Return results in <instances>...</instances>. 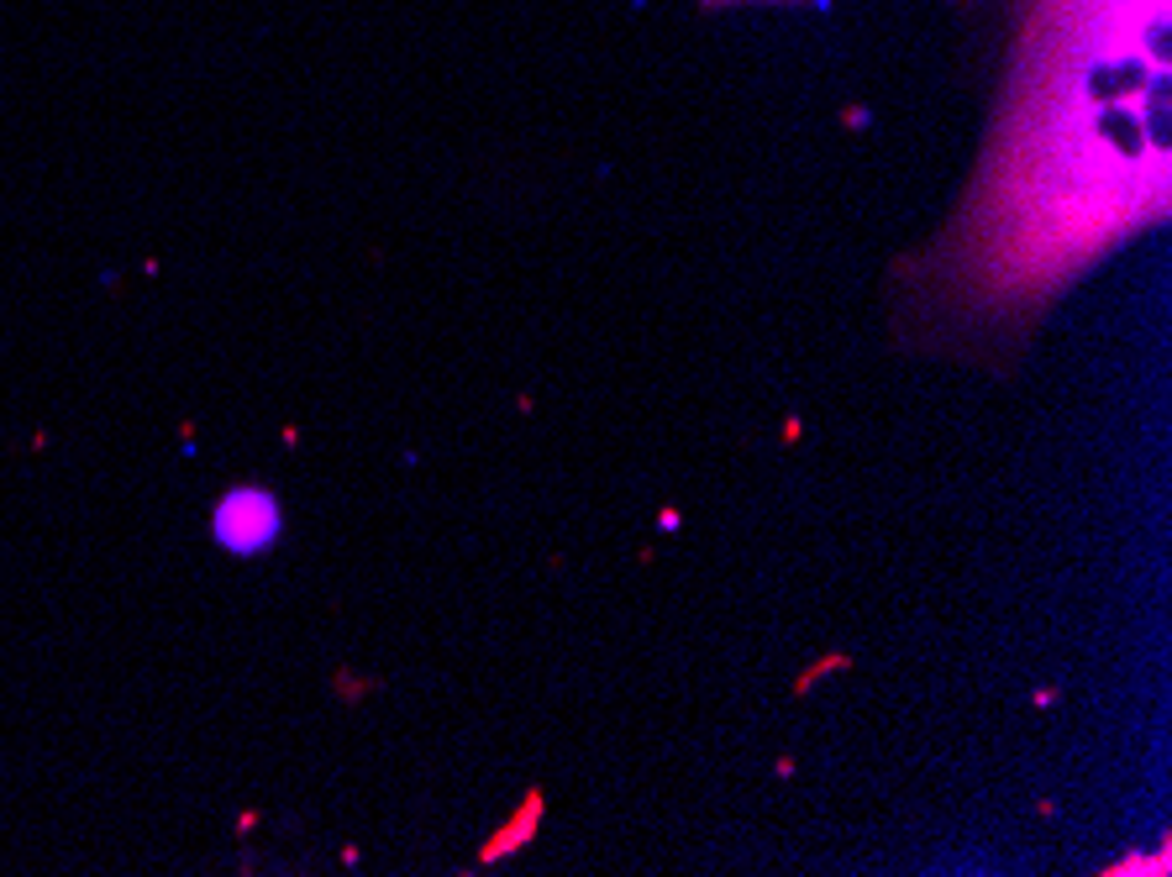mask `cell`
Instances as JSON below:
<instances>
[{
    "label": "cell",
    "instance_id": "6da1fadb",
    "mask_svg": "<svg viewBox=\"0 0 1172 877\" xmlns=\"http://www.w3.org/2000/svg\"><path fill=\"white\" fill-rule=\"evenodd\" d=\"M279 526H284L279 499L269 494V489H259V483H238V489L216 504L211 537H216L226 552H238V558H259V552H269L279 541Z\"/></svg>",
    "mask_w": 1172,
    "mask_h": 877
}]
</instances>
